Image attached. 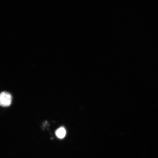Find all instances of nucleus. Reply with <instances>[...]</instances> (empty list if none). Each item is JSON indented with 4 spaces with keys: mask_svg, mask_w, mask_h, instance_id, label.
I'll list each match as a JSON object with an SVG mask.
<instances>
[{
    "mask_svg": "<svg viewBox=\"0 0 158 158\" xmlns=\"http://www.w3.org/2000/svg\"><path fill=\"white\" fill-rule=\"evenodd\" d=\"M12 102V96L8 92H3L0 94V106L7 107L10 105Z\"/></svg>",
    "mask_w": 158,
    "mask_h": 158,
    "instance_id": "f257e3e1",
    "label": "nucleus"
},
{
    "mask_svg": "<svg viewBox=\"0 0 158 158\" xmlns=\"http://www.w3.org/2000/svg\"><path fill=\"white\" fill-rule=\"evenodd\" d=\"M55 133L57 137L60 139H62L64 138L66 135V130L64 127H61L56 130Z\"/></svg>",
    "mask_w": 158,
    "mask_h": 158,
    "instance_id": "f03ea898",
    "label": "nucleus"
}]
</instances>
